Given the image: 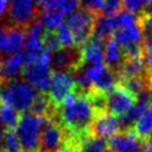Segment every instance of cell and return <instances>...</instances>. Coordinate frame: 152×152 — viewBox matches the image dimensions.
I'll return each instance as SVG.
<instances>
[{
  "label": "cell",
  "instance_id": "obj_34",
  "mask_svg": "<svg viewBox=\"0 0 152 152\" xmlns=\"http://www.w3.org/2000/svg\"><path fill=\"white\" fill-rule=\"evenodd\" d=\"M142 15H145V17L152 19V0H150V2H148V5H147V7L145 8V12H144Z\"/></svg>",
  "mask_w": 152,
  "mask_h": 152
},
{
  "label": "cell",
  "instance_id": "obj_25",
  "mask_svg": "<svg viewBox=\"0 0 152 152\" xmlns=\"http://www.w3.org/2000/svg\"><path fill=\"white\" fill-rule=\"evenodd\" d=\"M1 152H21V145L14 131H5L1 138Z\"/></svg>",
  "mask_w": 152,
  "mask_h": 152
},
{
  "label": "cell",
  "instance_id": "obj_13",
  "mask_svg": "<svg viewBox=\"0 0 152 152\" xmlns=\"http://www.w3.org/2000/svg\"><path fill=\"white\" fill-rule=\"evenodd\" d=\"M112 38L122 48L124 51L141 48L144 44V36L140 27V23L131 27L115 30Z\"/></svg>",
  "mask_w": 152,
  "mask_h": 152
},
{
  "label": "cell",
  "instance_id": "obj_21",
  "mask_svg": "<svg viewBox=\"0 0 152 152\" xmlns=\"http://www.w3.org/2000/svg\"><path fill=\"white\" fill-rule=\"evenodd\" d=\"M78 150L80 152H107L108 142L107 139L89 133L78 140Z\"/></svg>",
  "mask_w": 152,
  "mask_h": 152
},
{
  "label": "cell",
  "instance_id": "obj_32",
  "mask_svg": "<svg viewBox=\"0 0 152 152\" xmlns=\"http://www.w3.org/2000/svg\"><path fill=\"white\" fill-rule=\"evenodd\" d=\"M7 43V27L0 25V56L4 55Z\"/></svg>",
  "mask_w": 152,
  "mask_h": 152
},
{
  "label": "cell",
  "instance_id": "obj_6",
  "mask_svg": "<svg viewBox=\"0 0 152 152\" xmlns=\"http://www.w3.org/2000/svg\"><path fill=\"white\" fill-rule=\"evenodd\" d=\"M81 48H59L50 52L49 68L51 72H72L76 68L82 65Z\"/></svg>",
  "mask_w": 152,
  "mask_h": 152
},
{
  "label": "cell",
  "instance_id": "obj_18",
  "mask_svg": "<svg viewBox=\"0 0 152 152\" xmlns=\"http://www.w3.org/2000/svg\"><path fill=\"white\" fill-rule=\"evenodd\" d=\"M7 27V43L4 55H15L21 52L25 43V28L18 26H6Z\"/></svg>",
  "mask_w": 152,
  "mask_h": 152
},
{
  "label": "cell",
  "instance_id": "obj_3",
  "mask_svg": "<svg viewBox=\"0 0 152 152\" xmlns=\"http://www.w3.org/2000/svg\"><path fill=\"white\" fill-rule=\"evenodd\" d=\"M42 0H10L6 20L2 26L26 28L40 17Z\"/></svg>",
  "mask_w": 152,
  "mask_h": 152
},
{
  "label": "cell",
  "instance_id": "obj_37",
  "mask_svg": "<svg viewBox=\"0 0 152 152\" xmlns=\"http://www.w3.org/2000/svg\"><path fill=\"white\" fill-rule=\"evenodd\" d=\"M133 152H142V148H140V150H137V151H133Z\"/></svg>",
  "mask_w": 152,
  "mask_h": 152
},
{
  "label": "cell",
  "instance_id": "obj_9",
  "mask_svg": "<svg viewBox=\"0 0 152 152\" xmlns=\"http://www.w3.org/2000/svg\"><path fill=\"white\" fill-rule=\"evenodd\" d=\"M87 71L93 83V90L101 94L110 91L116 86H119L121 81L119 74L106 64L87 66Z\"/></svg>",
  "mask_w": 152,
  "mask_h": 152
},
{
  "label": "cell",
  "instance_id": "obj_19",
  "mask_svg": "<svg viewBox=\"0 0 152 152\" xmlns=\"http://www.w3.org/2000/svg\"><path fill=\"white\" fill-rule=\"evenodd\" d=\"M124 59H125V52H124L122 48L113 38L108 39L106 42V46H104V63H106V65L112 68L113 70H115L118 72Z\"/></svg>",
  "mask_w": 152,
  "mask_h": 152
},
{
  "label": "cell",
  "instance_id": "obj_11",
  "mask_svg": "<svg viewBox=\"0 0 152 152\" xmlns=\"http://www.w3.org/2000/svg\"><path fill=\"white\" fill-rule=\"evenodd\" d=\"M21 78L38 93H46L51 80V70L49 68V63L39 62L25 64L21 72Z\"/></svg>",
  "mask_w": 152,
  "mask_h": 152
},
{
  "label": "cell",
  "instance_id": "obj_31",
  "mask_svg": "<svg viewBox=\"0 0 152 152\" xmlns=\"http://www.w3.org/2000/svg\"><path fill=\"white\" fill-rule=\"evenodd\" d=\"M78 1L81 2L82 8L89 11L94 15H97V14L101 13L104 0H78Z\"/></svg>",
  "mask_w": 152,
  "mask_h": 152
},
{
  "label": "cell",
  "instance_id": "obj_27",
  "mask_svg": "<svg viewBox=\"0 0 152 152\" xmlns=\"http://www.w3.org/2000/svg\"><path fill=\"white\" fill-rule=\"evenodd\" d=\"M56 36L58 38V42L61 44L62 48H70V46H76L75 45V40H74V36L70 31V28L68 27L66 24H62L56 28Z\"/></svg>",
  "mask_w": 152,
  "mask_h": 152
},
{
  "label": "cell",
  "instance_id": "obj_38",
  "mask_svg": "<svg viewBox=\"0 0 152 152\" xmlns=\"http://www.w3.org/2000/svg\"><path fill=\"white\" fill-rule=\"evenodd\" d=\"M1 86H2V82L0 81V89H1Z\"/></svg>",
  "mask_w": 152,
  "mask_h": 152
},
{
  "label": "cell",
  "instance_id": "obj_23",
  "mask_svg": "<svg viewBox=\"0 0 152 152\" xmlns=\"http://www.w3.org/2000/svg\"><path fill=\"white\" fill-rule=\"evenodd\" d=\"M64 13L58 10L52 8H45L40 11V20L43 21L44 26L49 31H55L59 25L63 24L64 20Z\"/></svg>",
  "mask_w": 152,
  "mask_h": 152
},
{
  "label": "cell",
  "instance_id": "obj_26",
  "mask_svg": "<svg viewBox=\"0 0 152 152\" xmlns=\"http://www.w3.org/2000/svg\"><path fill=\"white\" fill-rule=\"evenodd\" d=\"M116 30L118 28H125V27H131L137 24H139V17L126 11V10H120L115 15H114Z\"/></svg>",
  "mask_w": 152,
  "mask_h": 152
},
{
  "label": "cell",
  "instance_id": "obj_7",
  "mask_svg": "<svg viewBox=\"0 0 152 152\" xmlns=\"http://www.w3.org/2000/svg\"><path fill=\"white\" fill-rule=\"evenodd\" d=\"M68 133L56 120L48 119L39 138L40 152H61L64 147Z\"/></svg>",
  "mask_w": 152,
  "mask_h": 152
},
{
  "label": "cell",
  "instance_id": "obj_2",
  "mask_svg": "<svg viewBox=\"0 0 152 152\" xmlns=\"http://www.w3.org/2000/svg\"><path fill=\"white\" fill-rule=\"evenodd\" d=\"M38 91L21 78H15L2 83L0 89V102L5 103L18 113L30 110Z\"/></svg>",
  "mask_w": 152,
  "mask_h": 152
},
{
  "label": "cell",
  "instance_id": "obj_12",
  "mask_svg": "<svg viewBox=\"0 0 152 152\" xmlns=\"http://www.w3.org/2000/svg\"><path fill=\"white\" fill-rule=\"evenodd\" d=\"M120 129V121L118 116L108 112H99L91 122L89 133L99 138L109 139L114 134L119 133Z\"/></svg>",
  "mask_w": 152,
  "mask_h": 152
},
{
  "label": "cell",
  "instance_id": "obj_28",
  "mask_svg": "<svg viewBox=\"0 0 152 152\" xmlns=\"http://www.w3.org/2000/svg\"><path fill=\"white\" fill-rule=\"evenodd\" d=\"M148 2L150 0H122V7L126 11L139 17V14L140 15L144 14Z\"/></svg>",
  "mask_w": 152,
  "mask_h": 152
},
{
  "label": "cell",
  "instance_id": "obj_14",
  "mask_svg": "<svg viewBox=\"0 0 152 152\" xmlns=\"http://www.w3.org/2000/svg\"><path fill=\"white\" fill-rule=\"evenodd\" d=\"M25 66V59L21 52L15 55L0 56V81L2 83L19 78Z\"/></svg>",
  "mask_w": 152,
  "mask_h": 152
},
{
  "label": "cell",
  "instance_id": "obj_39",
  "mask_svg": "<svg viewBox=\"0 0 152 152\" xmlns=\"http://www.w3.org/2000/svg\"><path fill=\"white\" fill-rule=\"evenodd\" d=\"M107 152H109V151H107Z\"/></svg>",
  "mask_w": 152,
  "mask_h": 152
},
{
  "label": "cell",
  "instance_id": "obj_5",
  "mask_svg": "<svg viewBox=\"0 0 152 152\" xmlns=\"http://www.w3.org/2000/svg\"><path fill=\"white\" fill-rule=\"evenodd\" d=\"M95 15L84 8H77L68 15L66 25L70 28L75 45L81 48L93 37Z\"/></svg>",
  "mask_w": 152,
  "mask_h": 152
},
{
  "label": "cell",
  "instance_id": "obj_33",
  "mask_svg": "<svg viewBox=\"0 0 152 152\" xmlns=\"http://www.w3.org/2000/svg\"><path fill=\"white\" fill-rule=\"evenodd\" d=\"M8 4H10V0H0V25H2L6 20Z\"/></svg>",
  "mask_w": 152,
  "mask_h": 152
},
{
  "label": "cell",
  "instance_id": "obj_4",
  "mask_svg": "<svg viewBox=\"0 0 152 152\" xmlns=\"http://www.w3.org/2000/svg\"><path fill=\"white\" fill-rule=\"evenodd\" d=\"M48 119L44 116L34 115L30 112L23 113L19 119V124L15 128V134L19 139L21 147L25 150H38L40 133L46 124Z\"/></svg>",
  "mask_w": 152,
  "mask_h": 152
},
{
  "label": "cell",
  "instance_id": "obj_20",
  "mask_svg": "<svg viewBox=\"0 0 152 152\" xmlns=\"http://www.w3.org/2000/svg\"><path fill=\"white\" fill-rule=\"evenodd\" d=\"M134 134L141 140L147 141L152 134V104L148 106L139 116L134 125Z\"/></svg>",
  "mask_w": 152,
  "mask_h": 152
},
{
  "label": "cell",
  "instance_id": "obj_30",
  "mask_svg": "<svg viewBox=\"0 0 152 152\" xmlns=\"http://www.w3.org/2000/svg\"><path fill=\"white\" fill-rule=\"evenodd\" d=\"M121 7H122V0H104L100 14L113 17L120 11Z\"/></svg>",
  "mask_w": 152,
  "mask_h": 152
},
{
  "label": "cell",
  "instance_id": "obj_17",
  "mask_svg": "<svg viewBox=\"0 0 152 152\" xmlns=\"http://www.w3.org/2000/svg\"><path fill=\"white\" fill-rule=\"evenodd\" d=\"M115 30H116V25H115L114 15L113 17H107L103 14L95 15L93 37L107 42L113 37V33Z\"/></svg>",
  "mask_w": 152,
  "mask_h": 152
},
{
  "label": "cell",
  "instance_id": "obj_29",
  "mask_svg": "<svg viewBox=\"0 0 152 152\" xmlns=\"http://www.w3.org/2000/svg\"><path fill=\"white\" fill-rule=\"evenodd\" d=\"M141 53L146 72L148 76H152V37L144 42Z\"/></svg>",
  "mask_w": 152,
  "mask_h": 152
},
{
  "label": "cell",
  "instance_id": "obj_35",
  "mask_svg": "<svg viewBox=\"0 0 152 152\" xmlns=\"http://www.w3.org/2000/svg\"><path fill=\"white\" fill-rule=\"evenodd\" d=\"M21 152H40L39 150H25V151H21Z\"/></svg>",
  "mask_w": 152,
  "mask_h": 152
},
{
  "label": "cell",
  "instance_id": "obj_36",
  "mask_svg": "<svg viewBox=\"0 0 152 152\" xmlns=\"http://www.w3.org/2000/svg\"><path fill=\"white\" fill-rule=\"evenodd\" d=\"M142 152H150L147 148H142Z\"/></svg>",
  "mask_w": 152,
  "mask_h": 152
},
{
  "label": "cell",
  "instance_id": "obj_10",
  "mask_svg": "<svg viewBox=\"0 0 152 152\" xmlns=\"http://www.w3.org/2000/svg\"><path fill=\"white\" fill-rule=\"evenodd\" d=\"M75 91L76 86L70 72H51L48 95L56 107Z\"/></svg>",
  "mask_w": 152,
  "mask_h": 152
},
{
  "label": "cell",
  "instance_id": "obj_16",
  "mask_svg": "<svg viewBox=\"0 0 152 152\" xmlns=\"http://www.w3.org/2000/svg\"><path fill=\"white\" fill-rule=\"evenodd\" d=\"M106 42L91 37L83 46H81L82 63L87 66L103 64Z\"/></svg>",
  "mask_w": 152,
  "mask_h": 152
},
{
  "label": "cell",
  "instance_id": "obj_22",
  "mask_svg": "<svg viewBox=\"0 0 152 152\" xmlns=\"http://www.w3.org/2000/svg\"><path fill=\"white\" fill-rule=\"evenodd\" d=\"M20 119V113H18L12 107L0 102V121L6 131H15Z\"/></svg>",
  "mask_w": 152,
  "mask_h": 152
},
{
  "label": "cell",
  "instance_id": "obj_24",
  "mask_svg": "<svg viewBox=\"0 0 152 152\" xmlns=\"http://www.w3.org/2000/svg\"><path fill=\"white\" fill-rule=\"evenodd\" d=\"M52 8L69 15L78 8V0H42V10Z\"/></svg>",
  "mask_w": 152,
  "mask_h": 152
},
{
  "label": "cell",
  "instance_id": "obj_1",
  "mask_svg": "<svg viewBox=\"0 0 152 152\" xmlns=\"http://www.w3.org/2000/svg\"><path fill=\"white\" fill-rule=\"evenodd\" d=\"M96 109L88 94L72 93L56 107L55 120L71 135L77 139L89 134Z\"/></svg>",
  "mask_w": 152,
  "mask_h": 152
},
{
  "label": "cell",
  "instance_id": "obj_8",
  "mask_svg": "<svg viewBox=\"0 0 152 152\" xmlns=\"http://www.w3.org/2000/svg\"><path fill=\"white\" fill-rule=\"evenodd\" d=\"M103 101L104 112H108L115 116H121L134 106L137 97L119 84L110 91L103 94Z\"/></svg>",
  "mask_w": 152,
  "mask_h": 152
},
{
  "label": "cell",
  "instance_id": "obj_15",
  "mask_svg": "<svg viewBox=\"0 0 152 152\" xmlns=\"http://www.w3.org/2000/svg\"><path fill=\"white\" fill-rule=\"evenodd\" d=\"M109 152H133L141 148V140L134 134L133 131H122L108 140Z\"/></svg>",
  "mask_w": 152,
  "mask_h": 152
}]
</instances>
